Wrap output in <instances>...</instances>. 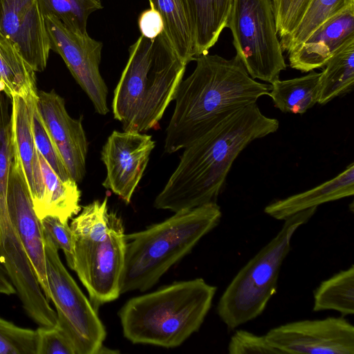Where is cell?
Returning a JSON list of instances; mask_svg holds the SVG:
<instances>
[{
    "label": "cell",
    "mask_w": 354,
    "mask_h": 354,
    "mask_svg": "<svg viewBox=\"0 0 354 354\" xmlns=\"http://www.w3.org/2000/svg\"><path fill=\"white\" fill-rule=\"evenodd\" d=\"M275 118L257 102L243 106L184 148L180 162L153 206L174 213L216 203L231 167L252 141L276 132Z\"/></svg>",
    "instance_id": "1"
},
{
    "label": "cell",
    "mask_w": 354,
    "mask_h": 354,
    "mask_svg": "<svg viewBox=\"0 0 354 354\" xmlns=\"http://www.w3.org/2000/svg\"><path fill=\"white\" fill-rule=\"evenodd\" d=\"M193 73L183 80L176 106L166 129L165 151L184 149L236 110L268 95L270 84L257 82L235 55L196 57Z\"/></svg>",
    "instance_id": "2"
},
{
    "label": "cell",
    "mask_w": 354,
    "mask_h": 354,
    "mask_svg": "<svg viewBox=\"0 0 354 354\" xmlns=\"http://www.w3.org/2000/svg\"><path fill=\"white\" fill-rule=\"evenodd\" d=\"M187 65L164 32L153 40L138 37L129 47L111 104L124 131L145 133L157 128L175 98Z\"/></svg>",
    "instance_id": "3"
},
{
    "label": "cell",
    "mask_w": 354,
    "mask_h": 354,
    "mask_svg": "<svg viewBox=\"0 0 354 354\" xmlns=\"http://www.w3.org/2000/svg\"><path fill=\"white\" fill-rule=\"evenodd\" d=\"M216 290L196 278L133 297L118 313L123 335L133 344L178 346L200 329Z\"/></svg>",
    "instance_id": "4"
},
{
    "label": "cell",
    "mask_w": 354,
    "mask_h": 354,
    "mask_svg": "<svg viewBox=\"0 0 354 354\" xmlns=\"http://www.w3.org/2000/svg\"><path fill=\"white\" fill-rule=\"evenodd\" d=\"M217 203L176 212L144 230L125 234V254L120 280V294L145 291L221 221Z\"/></svg>",
    "instance_id": "5"
},
{
    "label": "cell",
    "mask_w": 354,
    "mask_h": 354,
    "mask_svg": "<svg viewBox=\"0 0 354 354\" xmlns=\"http://www.w3.org/2000/svg\"><path fill=\"white\" fill-rule=\"evenodd\" d=\"M314 207L283 221L277 234L251 258L228 284L216 311L229 330L253 320L265 310L277 292L282 263L290 251L295 231L315 214Z\"/></svg>",
    "instance_id": "6"
},
{
    "label": "cell",
    "mask_w": 354,
    "mask_h": 354,
    "mask_svg": "<svg viewBox=\"0 0 354 354\" xmlns=\"http://www.w3.org/2000/svg\"><path fill=\"white\" fill-rule=\"evenodd\" d=\"M249 75L272 84L286 68L272 0H233L227 26Z\"/></svg>",
    "instance_id": "7"
},
{
    "label": "cell",
    "mask_w": 354,
    "mask_h": 354,
    "mask_svg": "<svg viewBox=\"0 0 354 354\" xmlns=\"http://www.w3.org/2000/svg\"><path fill=\"white\" fill-rule=\"evenodd\" d=\"M47 280L57 325L71 342L76 354H98L105 328L93 307L62 262L58 249L44 233Z\"/></svg>",
    "instance_id": "8"
},
{
    "label": "cell",
    "mask_w": 354,
    "mask_h": 354,
    "mask_svg": "<svg viewBox=\"0 0 354 354\" xmlns=\"http://www.w3.org/2000/svg\"><path fill=\"white\" fill-rule=\"evenodd\" d=\"M125 243L122 221L113 212H109V230L104 239L97 241L73 238V270L96 310L120 295Z\"/></svg>",
    "instance_id": "9"
},
{
    "label": "cell",
    "mask_w": 354,
    "mask_h": 354,
    "mask_svg": "<svg viewBox=\"0 0 354 354\" xmlns=\"http://www.w3.org/2000/svg\"><path fill=\"white\" fill-rule=\"evenodd\" d=\"M50 50L59 54L73 77L86 93L95 111L100 115L109 112V90L100 72L103 44L88 33L80 34L66 27L57 18L44 17Z\"/></svg>",
    "instance_id": "10"
},
{
    "label": "cell",
    "mask_w": 354,
    "mask_h": 354,
    "mask_svg": "<svg viewBox=\"0 0 354 354\" xmlns=\"http://www.w3.org/2000/svg\"><path fill=\"white\" fill-rule=\"evenodd\" d=\"M266 337L282 354H354V326L342 316L286 323Z\"/></svg>",
    "instance_id": "11"
},
{
    "label": "cell",
    "mask_w": 354,
    "mask_h": 354,
    "mask_svg": "<svg viewBox=\"0 0 354 354\" xmlns=\"http://www.w3.org/2000/svg\"><path fill=\"white\" fill-rule=\"evenodd\" d=\"M154 147L155 142L149 135L113 131L101 151L106 170L103 187L126 204L130 203Z\"/></svg>",
    "instance_id": "12"
},
{
    "label": "cell",
    "mask_w": 354,
    "mask_h": 354,
    "mask_svg": "<svg viewBox=\"0 0 354 354\" xmlns=\"http://www.w3.org/2000/svg\"><path fill=\"white\" fill-rule=\"evenodd\" d=\"M35 106L40 118L71 178L80 183L86 175L88 141L82 117L68 113L64 99L53 89L38 90Z\"/></svg>",
    "instance_id": "13"
},
{
    "label": "cell",
    "mask_w": 354,
    "mask_h": 354,
    "mask_svg": "<svg viewBox=\"0 0 354 354\" xmlns=\"http://www.w3.org/2000/svg\"><path fill=\"white\" fill-rule=\"evenodd\" d=\"M7 205L9 216L21 241L46 298L50 295L47 280L44 238L33 209L21 162L14 152L9 174Z\"/></svg>",
    "instance_id": "14"
},
{
    "label": "cell",
    "mask_w": 354,
    "mask_h": 354,
    "mask_svg": "<svg viewBox=\"0 0 354 354\" xmlns=\"http://www.w3.org/2000/svg\"><path fill=\"white\" fill-rule=\"evenodd\" d=\"M0 32L35 72L45 70L50 47L37 0H0Z\"/></svg>",
    "instance_id": "15"
},
{
    "label": "cell",
    "mask_w": 354,
    "mask_h": 354,
    "mask_svg": "<svg viewBox=\"0 0 354 354\" xmlns=\"http://www.w3.org/2000/svg\"><path fill=\"white\" fill-rule=\"evenodd\" d=\"M353 37L354 3H351L324 21L300 46L288 53L290 66L302 73L323 68Z\"/></svg>",
    "instance_id": "16"
},
{
    "label": "cell",
    "mask_w": 354,
    "mask_h": 354,
    "mask_svg": "<svg viewBox=\"0 0 354 354\" xmlns=\"http://www.w3.org/2000/svg\"><path fill=\"white\" fill-rule=\"evenodd\" d=\"M36 98L16 95L10 99L14 152L21 162L35 211L41 205L44 194L39 151L32 128V109Z\"/></svg>",
    "instance_id": "17"
},
{
    "label": "cell",
    "mask_w": 354,
    "mask_h": 354,
    "mask_svg": "<svg viewBox=\"0 0 354 354\" xmlns=\"http://www.w3.org/2000/svg\"><path fill=\"white\" fill-rule=\"evenodd\" d=\"M354 194V162L332 179L310 189L269 203L264 212L279 221L322 204Z\"/></svg>",
    "instance_id": "18"
},
{
    "label": "cell",
    "mask_w": 354,
    "mask_h": 354,
    "mask_svg": "<svg viewBox=\"0 0 354 354\" xmlns=\"http://www.w3.org/2000/svg\"><path fill=\"white\" fill-rule=\"evenodd\" d=\"M233 0H187L196 57L207 54L226 28Z\"/></svg>",
    "instance_id": "19"
},
{
    "label": "cell",
    "mask_w": 354,
    "mask_h": 354,
    "mask_svg": "<svg viewBox=\"0 0 354 354\" xmlns=\"http://www.w3.org/2000/svg\"><path fill=\"white\" fill-rule=\"evenodd\" d=\"M44 184V194L39 207L35 211L39 220L46 216H55L68 223L81 209V192L73 179L64 181L51 169L39 153Z\"/></svg>",
    "instance_id": "20"
},
{
    "label": "cell",
    "mask_w": 354,
    "mask_h": 354,
    "mask_svg": "<svg viewBox=\"0 0 354 354\" xmlns=\"http://www.w3.org/2000/svg\"><path fill=\"white\" fill-rule=\"evenodd\" d=\"M161 15L164 33L185 62L195 60L192 29L187 0H149Z\"/></svg>",
    "instance_id": "21"
},
{
    "label": "cell",
    "mask_w": 354,
    "mask_h": 354,
    "mask_svg": "<svg viewBox=\"0 0 354 354\" xmlns=\"http://www.w3.org/2000/svg\"><path fill=\"white\" fill-rule=\"evenodd\" d=\"M35 71L17 48L0 32V86L9 99L13 95L37 97Z\"/></svg>",
    "instance_id": "22"
},
{
    "label": "cell",
    "mask_w": 354,
    "mask_h": 354,
    "mask_svg": "<svg viewBox=\"0 0 354 354\" xmlns=\"http://www.w3.org/2000/svg\"><path fill=\"white\" fill-rule=\"evenodd\" d=\"M320 73L273 82L269 95L276 108L283 113L303 114L318 102Z\"/></svg>",
    "instance_id": "23"
},
{
    "label": "cell",
    "mask_w": 354,
    "mask_h": 354,
    "mask_svg": "<svg viewBox=\"0 0 354 354\" xmlns=\"http://www.w3.org/2000/svg\"><path fill=\"white\" fill-rule=\"evenodd\" d=\"M354 85V37L328 61L319 80V104L352 91Z\"/></svg>",
    "instance_id": "24"
},
{
    "label": "cell",
    "mask_w": 354,
    "mask_h": 354,
    "mask_svg": "<svg viewBox=\"0 0 354 354\" xmlns=\"http://www.w3.org/2000/svg\"><path fill=\"white\" fill-rule=\"evenodd\" d=\"M335 310L342 317L354 314V266L322 281L313 292L314 312Z\"/></svg>",
    "instance_id": "25"
},
{
    "label": "cell",
    "mask_w": 354,
    "mask_h": 354,
    "mask_svg": "<svg viewBox=\"0 0 354 354\" xmlns=\"http://www.w3.org/2000/svg\"><path fill=\"white\" fill-rule=\"evenodd\" d=\"M351 3L354 0H310L294 30L280 39L283 51L297 48L320 24Z\"/></svg>",
    "instance_id": "26"
},
{
    "label": "cell",
    "mask_w": 354,
    "mask_h": 354,
    "mask_svg": "<svg viewBox=\"0 0 354 354\" xmlns=\"http://www.w3.org/2000/svg\"><path fill=\"white\" fill-rule=\"evenodd\" d=\"M44 17L53 16L71 30L87 33L88 17L103 8L100 0H37Z\"/></svg>",
    "instance_id": "27"
},
{
    "label": "cell",
    "mask_w": 354,
    "mask_h": 354,
    "mask_svg": "<svg viewBox=\"0 0 354 354\" xmlns=\"http://www.w3.org/2000/svg\"><path fill=\"white\" fill-rule=\"evenodd\" d=\"M108 197L84 206L71 223L73 236L88 241H102L109 230Z\"/></svg>",
    "instance_id": "28"
},
{
    "label": "cell",
    "mask_w": 354,
    "mask_h": 354,
    "mask_svg": "<svg viewBox=\"0 0 354 354\" xmlns=\"http://www.w3.org/2000/svg\"><path fill=\"white\" fill-rule=\"evenodd\" d=\"M0 354H37V331L0 317Z\"/></svg>",
    "instance_id": "29"
},
{
    "label": "cell",
    "mask_w": 354,
    "mask_h": 354,
    "mask_svg": "<svg viewBox=\"0 0 354 354\" xmlns=\"http://www.w3.org/2000/svg\"><path fill=\"white\" fill-rule=\"evenodd\" d=\"M32 128L39 154L62 180L73 179L40 118L35 106V100L32 109Z\"/></svg>",
    "instance_id": "30"
},
{
    "label": "cell",
    "mask_w": 354,
    "mask_h": 354,
    "mask_svg": "<svg viewBox=\"0 0 354 354\" xmlns=\"http://www.w3.org/2000/svg\"><path fill=\"white\" fill-rule=\"evenodd\" d=\"M44 233L47 234L58 250L64 254L68 266L74 268L73 236L68 223L55 216H46L40 220Z\"/></svg>",
    "instance_id": "31"
},
{
    "label": "cell",
    "mask_w": 354,
    "mask_h": 354,
    "mask_svg": "<svg viewBox=\"0 0 354 354\" xmlns=\"http://www.w3.org/2000/svg\"><path fill=\"white\" fill-rule=\"evenodd\" d=\"M227 350L230 354H282L268 342L266 335H258L243 329L233 333Z\"/></svg>",
    "instance_id": "32"
},
{
    "label": "cell",
    "mask_w": 354,
    "mask_h": 354,
    "mask_svg": "<svg viewBox=\"0 0 354 354\" xmlns=\"http://www.w3.org/2000/svg\"><path fill=\"white\" fill-rule=\"evenodd\" d=\"M37 331V354H76L66 335L55 324L39 326Z\"/></svg>",
    "instance_id": "33"
},
{
    "label": "cell",
    "mask_w": 354,
    "mask_h": 354,
    "mask_svg": "<svg viewBox=\"0 0 354 354\" xmlns=\"http://www.w3.org/2000/svg\"><path fill=\"white\" fill-rule=\"evenodd\" d=\"M310 1L289 0L285 14L277 27L280 39L294 30L301 20Z\"/></svg>",
    "instance_id": "34"
},
{
    "label": "cell",
    "mask_w": 354,
    "mask_h": 354,
    "mask_svg": "<svg viewBox=\"0 0 354 354\" xmlns=\"http://www.w3.org/2000/svg\"><path fill=\"white\" fill-rule=\"evenodd\" d=\"M141 35L153 40L164 30V23L160 14L153 8L142 11L138 20Z\"/></svg>",
    "instance_id": "35"
},
{
    "label": "cell",
    "mask_w": 354,
    "mask_h": 354,
    "mask_svg": "<svg viewBox=\"0 0 354 354\" xmlns=\"http://www.w3.org/2000/svg\"><path fill=\"white\" fill-rule=\"evenodd\" d=\"M15 293H16V290L11 283L6 270L0 263V294L10 295Z\"/></svg>",
    "instance_id": "36"
},
{
    "label": "cell",
    "mask_w": 354,
    "mask_h": 354,
    "mask_svg": "<svg viewBox=\"0 0 354 354\" xmlns=\"http://www.w3.org/2000/svg\"><path fill=\"white\" fill-rule=\"evenodd\" d=\"M289 0H272L277 26L280 24L286 10Z\"/></svg>",
    "instance_id": "37"
},
{
    "label": "cell",
    "mask_w": 354,
    "mask_h": 354,
    "mask_svg": "<svg viewBox=\"0 0 354 354\" xmlns=\"http://www.w3.org/2000/svg\"><path fill=\"white\" fill-rule=\"evenodd\" d=\"M7 95L5 94V93L3 92V88H1V86H0V111H1V104L4 100V98L6 97Z\"/></svg>",
    "instance_id": "38"
}]
</instances>
